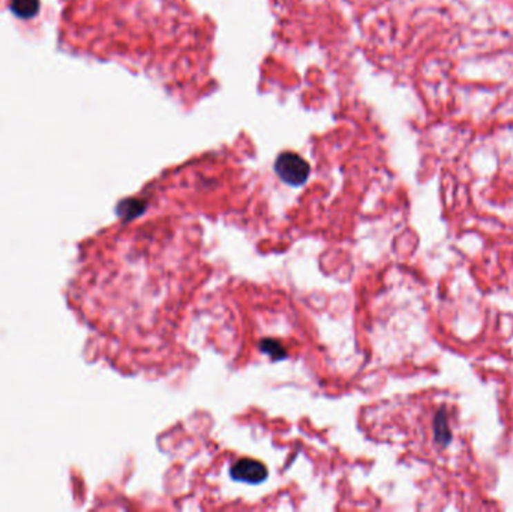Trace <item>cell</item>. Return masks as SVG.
<instances>
[{
	"mask_svg": "<svg viewBox=\"0 0 513 512\" xmlns=\"http://www.w3.org/2000/svg\"><path fill=\"white\" fill-rule=\"evenodd\" d=\"M309 164L293 152H284L275 161V171L285 184L300 187L309 176Z\"/></svg>",
	"mask_w": 513,
	"mask_h": 512,
	"instance_id": "1",
	"label": "cell"
},
{
	"mask_svg": "<svg viewBox=\"0 0 513 512\" xmlns=\"http://www.w3.org/2000/svg\"><path fill=\"white\" fill-rule=\"evenodd\" d=\"M230 475L231 478L238 482L257 485L267 480V468L264 464L255 462V459L243 458L233 464Z\"/></svg>",
	"mask_w": 513,
	"mask_h": 512,
	"instance_id": "2",
	"label": "cell"
},
{
	"mask_svg": "<svg viewBox=\"0 0 513 512\" xmlns=\"http://www.w3.org/2000/svg\"><path fill=\"white\" fill-rule=\"evenodd\" d=\"M432 435H434V442L437 445L446 448L450 442H452V431L449 427V418L445 407L438 409V412L434 416L432 421Z\"/></svg>",
	"mask_w": 513,
	"mask_h": 512,
	"instance_id": "3",
	"label": "cell"
},
{
	"mask_svg": "<svg viewBox=\"0 0 513 512\" xmlns=\"http://www.w3.org/2000/svg\"><path fill=\"white\" fill-rule=\"evenodd\" d=\"M38 0H12V11L20 19H32L38 12Z\"/></svg>",
	"mask_w": 513,
	"mask_h": 512,
	"instance_id": "4",
	"label": "cell"
}]
</instances>
